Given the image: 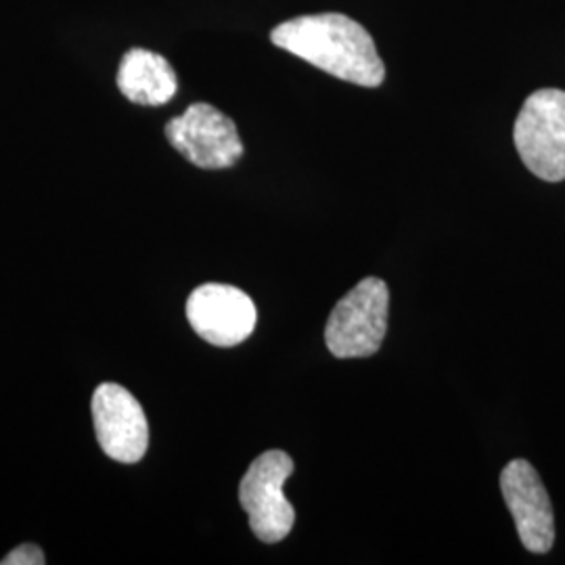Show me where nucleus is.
I'll list each match as a JSON object with an SVG mask.
<instances>
[{"mask_svg": "<svg viewBox=\"0 0 565 565\" xmlns=\"http://www.w3.org/2000/svg\"><path fill=\"white\" fill-rule=\"evenodd\" d=\"M270 41L340 81L366 88H375L384 82V61L377 55L371 34L359 21L342 13L302 15L285 21L270 32Z\"/></svg>", "mask_w": 565, "mask_h": 565, "instance_id": "nucleus-1", "label": "nucleus"}, {"mask_svg": "<svg viewBox=\"0 0 565 565\" xmlns=\"http://www.w3.org/2000/svg\"><path fill=\"white\" fill-rule=\"evenodd\" d=\"M390 289L382 279L366 277L352 287L329 315L324 342L338 359L373 356L387 333Z\"/></svg>", "mask_w": 565, "mask_h": 565, "instance_id": "nucleus-2", "label": "nucleus"}, {"mask_svg": "<svg viewBox=\"0 0 565 565\" xmlns=\"http://www.w3.org/2000/svg\"><path fill=\"white\" fill-rule=\"evenodd\" d=\"M513 141L525 168L541 181L565 179V90L543 88L525 99Z\"/></svg>", "mask_w": 565, "mask_h": 565, "instance_id": "nucleus-3", "label": "nucleus"}, {"mask_svg": "<svg viewBox=\"0 0 565 565\" xmlns=\"http://www.w3.org/2000/svg\"><path fill=\"white\" fill-rule=\"evenodd\" d=\"M291 473V457L282 450H268L249 465L239 484V503L249 518V527L268 545L281 543L296 524V511L282 494Z\"/></svg>", "mask_w": 565, "mask_h": 565, "instance_id": "nucleus-4", "label": "nucleus"}, {"mask_svg": "<svg viewBox=\"0 0 565 565\" xmlns=\"http://www.w3.org/2000/svg\"><path fill=\"white\" fill-rule=\"evenodd\" d=\"M166 139L184 160L203 170H224L242 160L243 142L235 121L210 103H193L166 124Z\"/></svg>", "mask_w": 565, "mask_h": 565, "instance_id": "nucleus-5", "label": "nucleus"}, {"mask_svg": "<svg viewBox=\"0 0 565 565\" xmlns=\"http://www.w3.org/2000/svg\"><path fill=\"white\" fill-rule=\"evenodd\" d=\"M186 319L193 331L212 345L233 348L245 342L258 321L256 303L233 285L205 282L186 300Z\"/></svg>", "mask_w": 565, "mask_h": 565, "instance_id": "nucleus-6", "label": "nucleus"}, {"mask_svg": "<svg viewBox=\"0 0 565 565\" xmlns=\"http://www.w3.org/2000/svg\"><path fill=\"white\" fill-rule=\"evenodd\" d=\"M93 419L103 452L118 463H139L149 446V424L139 401L118 384L93 394Z\"/></svg>", "mask_w": 565, "mask_h": 565, "instance_id": "nucleus-7", "label": "nucleus"}, {"mask_svg": "<svg viewBox=\"0 0 565 565\" xmlns=\"http://www.w3.org/2000/svg\"><path fill=\"white\" fill-rule=\"evenodd\" d=\"M501 492L522 545L530 553H548L555 543V515L539 471L524 459L511 461L501 473Z\"/></svg>", "mask_w": 565, "mask_h": 565, "instance_id": "nucleus-8", "label": "nucleus"}, {"mask_svg": "<svg viewBox=\"0 0 565 565\" xmlns=\"http://www.w3.org/2000/svg\"><path fill=\"white\" fill-rule=\"evenodd\" d=\"M118 88L128 102L160 107L174 99L179 78L162 55L147 49H130L120 61Z\"/></svg>", "mask_w": 565, "mask_h": 565, "instance_id": "nucleus-9", "label": "nucleus"}, {"mask_svg": "<svg viewBox=\"0 0 565 565\" xmlns=\"http://www.w3.org/2000/svg\"><path fill=\"white\" fill-rule=\"evenodd\" d=\"M2 565H42L46 564L44 559V553L41 551V546L36 545H21L11 551L2 562Z\"/></svg>", "mask_w": 565, "mask_h": 565, "instance_id": "nucleus-10", "label": "nucleus"}]
</instances>
